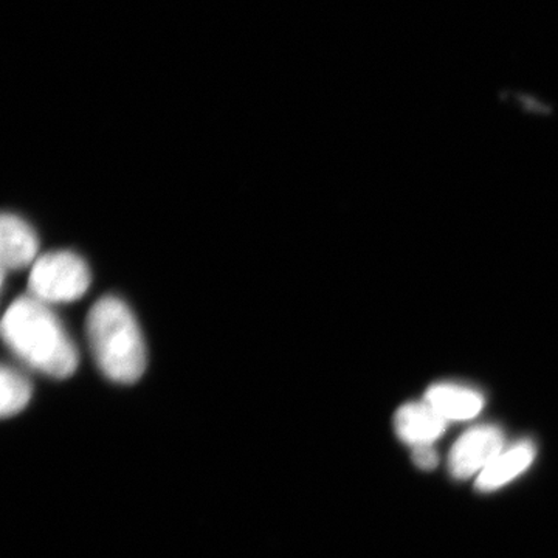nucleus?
Returning <instances> with one entry per match:
<instances>
[{
	"instance_id": "nucleus-10",
	"label": "nucleus",
	"mask_w": 558,
	"mask_h": 558,
	"mask_svg": "<svg viewBox=\"0 0 558 558\" xmlns=\"http://www.w3.org/2000/svg\"><path fill=\"white\" fill-rule=\"evenodd\" d=\"M413 461L418 469L433 470L438 465L439 458L432 446H417L413 449Z\"/></svg>"
},
{
	"instance_id": "nucleus-9",
	"label": "nucleus",
	"mask_w": 558,
	"mask_h": 558,
	"mask_svg": "<svg viewBox=\"0 0 558 558\" xmlns=\"http://www.w3.org/2000/svg\"><path fill=\"white\" fill-rule=\"evenodd\" d=\"M0 413L2 417H13L20 414L32 399V384L20 371L3 366L0 380Z\"/></svg>"
},
{
	"instance_id": "nucleus-1",
	"label": "nucleus",
	"mask_w": 558,
	"mask_h": 558,
	"mask_svg": "<svg viewBox=\"0 0 558 558\" xmlns=\"http://www.w3.org/2000/svg\"><path fill=\"white\" fill-rule=\"evenodd\" d=\"M2 336L17 359L46 376L68 379L78 368L75 343L57 315L35 296H21L11 304L3 315Z\"/></svg>"
},
{
	"instance_id": "nucleus-8",
	"label": "nucleus",
	"mask_w": 558,
	"mask_h": 558,
	"mask_svg": "<svg viewBox=\"0 0 558 558\" xmlns=\"http://www.w3.org/2000/svg\"><path fill=\"white\" fill-rule=\"evenodd\" d=\"M535 458V446L531 440H523L512 449L502 451L490 465L480 473L476 488L481 492L497 490L509 481L517 478L532 464Z\"/></svg>"
},
{
	"instance_id": "nucleus-2",
	"label": "nucleus",
	"mask_w": 558,
	"mask_h": 558,
	"mask_svg": "<svg viewBox=\"0 0 558 558\" xmlns=\"http://www.w3.org/2000/svg\"><path fill=\"white\" fill-rule=\"evenodd\" d=\"M87 340L98 368L116 384L131 385L146 369V347L130 307L116 296L92 306L86 323Z\"/></svg>"
},
{
	"instance_id": "nucleus-3",
	"label": "nucleus",
	"mask_w": 558,
	"mask_h": 558,
	"mask_svg": "<svg viewBox=\"0 0 558 558\" xmlns=\"http://www.w3.org/2000/svg\"><path fill=\"white\" fill-rule=\"evenodd\" d=\"M28 286L32 296L43 303H70L89 290L90 270L75 253H47L33 264Z\"/></svg>"
},
{
	"instance_id": "nucleus-6",
	"label": "nucleus",
	"mask_w": 558,
	"mask_h": 558,
	"mask_svg": "<svg viewBox=\"0 0 558 558\" xmlns=\"http://www.w3.org/2000/svg\"><path fill=\"white\" fill-rule=\"evenodd\" d=\"M396 432L409 446H432L446 432L447 421L428 403H409L396 413Z\"/></svg>"
},
{
	"instance_id": "nucleus-5",
	"label": "nucleus",
	"mask_w": 558,
	"mask_h": 558,
	"mask_svg": "<svg viewBox=\"0 0 558 558\" xmlns=\"http://www.w3.org/2000/svg\"><path fill=\"white\" fill-rule=\"evenodd\" d=\"M39 242L35 231L25 220L14 215H3L0 226V255L3 271L17 270L36 263Z\"/></svg>"
},
{
	"instance_id": "nucleus-4",
	"label": "nucleus",
	"mask_w": 558,
	"mask_h": 558,
	"mask_svg": "<svg viewBox=\"0 0 558 558\" xmlns=\"http://www.w3.org/2000/svg\"><path fill=\"white\" fill-rule=\"evenodd\" d=\"M505 435L495 425H481L469 429L451 449L449 465L451 475L465 480L473 473L483 472L502 453Z\"/></svg>"
},
{
	"instance_id": "nucleus-7",
	"label": "nucleus",
	"mask_w": 558,
	"mask_h": 558,
	"mask_svg": "<svg viewBox=\"0 0 558 558\" xmlns=\"http://www.w3.org/2000/svg\"><path fill=\"white\" fill-rule=\"evenodd\" d=\"M424 402L446 421H468L478 416L484 405L481 392L451 384L433 385Z\"/></svg>"
}]
</instances>
